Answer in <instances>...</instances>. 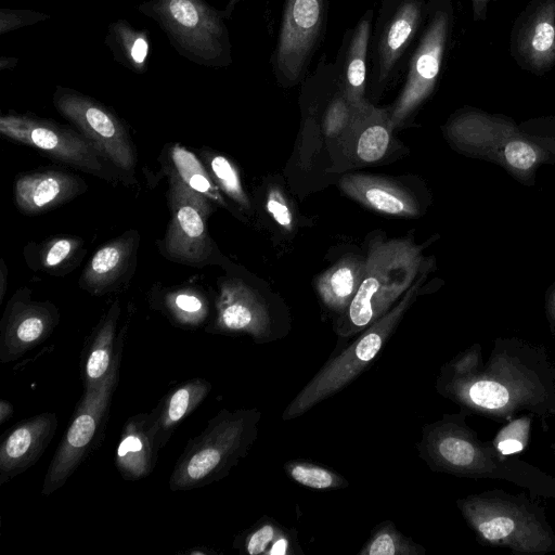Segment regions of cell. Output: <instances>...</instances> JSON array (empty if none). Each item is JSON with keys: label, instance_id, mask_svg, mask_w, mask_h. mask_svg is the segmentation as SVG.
Masks as SVG:
<instances>
[{"label": "cell", "instance_id": "obj_1", "mask_svg": "<svg viewBox=\"0 0 555 555\" xmlns=\"http://www.w3.org/2000/svg\"><path fill=\"white\" fill-rule=\"evenodd\" d=\"M260 418L256 408L221 409L189 440L170 475V490H193L227 477L256 442Z\"/></svg>", "mask_w": 555, "mask_h": 555}, {"label": "cell", "instance_id": "obj_2", "mask_svg": "<svg viewBox=\"0 0 555 555\" xmlns=\"http://www.w3.org/2000/svg\"><path fill=\"white\" fill-rule=\"evenodd\" d=\"M422 248L408 238L375 241L365 259L360 287L340 314L335 332L347 338L361 333L406 292L421 267Z\"/></svg>", "mask_w": 555, "mask_h": 555}, {"label": "cell", "instance_id": "obj_3", "mask_svg": "<svg viewBox=\"0 0 555 555\" xmlns=\"http://www.w3.org/2000/svg\"><path fill=\"white\" fill-rule=\"evenodd\" d=\"M137 10L156 22L171 47L188 61L211 68L232 64L223 10L206 0H146Z\"/></svg>", "mask_w": 555, "mask_h": 555}, {"label": "cell", "instance_id": "obj_4", "mask_svg": "<svg viewBox=\"0 0 555 555\" xmlns=\"http://www.w3.org/2000/svg\"><path fill=\"white\" fill-rule=\"evenodd\" d=\"M480 353L466 351L447 363L437 379L439 393L469 409L505 415L529 405L537 387L526 372L508 363L478 371Z\"/></svg>", "mask_w": 555, "mask_h": 555}, {"label": "cell", "instance_id": "obj_5", "mask_svg": "<svg viewBox=\"0 0 555 555\" xmlns=\"http://www.w3.org/2000/svg\"><path fill=\"white\" fill-rule=\"evenodd\" d=\"M420 279L402 299L360 333L338 356L331 358L296 395L282 413L283 421L297 418L351 384L377 358L406 310L416 298Z\"/></svg>", "mask_w": 555, "mask_h": 555}, {"label": "cell", "instance_id": "obj_6", "mask_svg": "<svg viewBox=\"0 0 555 555\" xmlns=\"http://www.w3.org/2000/svg\"><path fill=\"white\" fill-rule=\"evenodd\" d=\"M463 517L483 542L521 554H545L555 538L535 511L507 494L483 493L457 501Z\"/></svg>", "mask_w": 555, "mask_h": 555}, {"label": "cell", "instance_id": "obj_7", "mask_svg": "<svg viewBox=\"0 0 555 555\" xmlns=\"http://www.w3.org/2000/svg\"><path fill=\"white\" fill-rule=\"evenodd\" d=\"M453 23L450 0H429V12L408 60L405 80L389 111L393 128L406 121L434 92Z\"/></svg>", "mask_w": 555, "mask_h": 555}, {"label": "cell", "instance_id": "obj_8", "mask_svg": "<svg viewBox=\"0 0 555 555\" xmlns=\"http://www.w3.org/2000/svg\"><path fill=\"white\" fill-rule=\"evenodd\" d=\"M170 219L158 250L169 261L195 268L217 262L218 248L210 237L207 221L212 203L176 177L168 176Z\"/></svg>", "mask_w": 555, "mask_h": 555}, {"label": "cell", "instance_id": "obj_9", "mask_svg": "<svg viewBox=\"0 0 555 555\" xmlns=\"http://www.w3.org/2000/svg\"><path fill=\"white\" fill-rule=\"evenodd\" d=\"M328 0H282V12L271 55L272 72L283 87H293L308 74L327 25Z\"/></svg>", "mask_w": 555, "mask_h": 555}, {"label": "cell", "instance_id": "obj_10", "mask_svg": "<svg viewBox=\"0 0 555 555\" xmlns=\"http://www.w3.org/2000/svg\"><path fill=\"white\" fill-rule=\"evenodd\" d=\"M428 12L429 0H382L371 36L369 87L379 92L398 77Z\"/></svg>", "mask_w": 555, "mask_h": 555}, {"label": "cell", "instance_id": "obj_11", "mask_svg": "<svg viewBox=\"0 0 555 555\" xmlns=\"http://www.w3.org/2000/svg\"><path fill=\"white\" fill-rule=\"evenodd\" d=\"M0 133L17 143L35 147L56 162L109 182L119 180L89 141L72 127L30 114H3Z\"/></svg>", "mask_w": 555, "mask_h": 555}, {"label": "cell", "instance_id": "obj_12", "mask_svg": "<svg viewBox=\"0 0 555 555\" xmlns=\"http://www.w3.org/2000/svg\"><path fill=\"white\" fill-rule=\"evenodd\" d=\"M118 376L119 369L113 371L96 387L83 390L48 466L41 490L43 495H51L62 488L92 449L106 424Z\"/></svg>", "mask_w": 555, "mask_h": 555}, {"label": "cell", "instance_id": "obj_13", "mask_svg": "<svg viewBox=\"0 0 555 555\" xmlns=\"http://www.w3.org/2000/svg\"><path fill=\"white\" fill-rule=\"evenodd\" d=\"M52 104L107 163L120 171L133 173L137 160L133 143L124 121L111 108L63 86L55 88Z\"/></svg>", "mask_w": 555, "mask_h": 555}, {"label": "cell", "instance_id": "obj_14", "mask_svg": "<svg viewBox=\"0 0 555 555\" xmlns=\"http://www.w3.org/2000/svg\"><path fill=\"white\" fill-rule=\"evenodd\" d=\"M416 447L421 459L435 472L478 478L492 475L496 467L493 452L459 415H444L424 426Z\"/></svg>", "mask_w": 555, "mask_h": 555}, {"label": "cell", "instance_id": "obj_15", "mask_svg": "<svg viewBox=\"0 0 555 555\" xmlns=\"http://www.w3.org/2000/svg\"><path fill=\"white\" fill-rule=\"evenodd\" d=\"M448 133L457 144L483 153L506 168L527 176L540 160V149L515 127L496 117L469 111L454 117Z\"/></svg>", "mask_w": 555, "mask_h": 555}, {"label": "cell", "instance_id": "obj_16", "mask_svg": "<svg viewBox=\"0 0 555 555\" xmlns=\"http://www.w3.org/2000/svg\"><path fill=\"white\" fill-rule=\"evenodd\" d=\"M215 311V317L206 327V332L246 334L258 344L284 336V333L276 328L264 299L238 278L219 280Z\"/></svg>", "mask_w": 555, "mask_h": 555}, {"label": "cell", "instance_id": "obj_17", "mask_svg": "<svg viewBox=\"0 0 555 555\" xmlns=\"http://www.w3.org/2000/svg\"><path fill=\"white\" fill-rule=\"evenodd\" d=\"M21 287L8 300L0 320V362L11 363L47 340L61 314L50 300H35Z\"/></svg>", "mask_w": 555, "mask_h": 555}, {"label": "cell", "instance_id": "obj_18", "mask_svg": "<svg viewBox=\"0 0 555 555\" xmlns=\"http://www.w3.org/2000/svg\"><path fill=\"white\" fill-rule=\"evenodd\" d=\"M511 54L535 75L555 65V0H530L511 33Z\"/></svg>", "mask_w": 555, "mask_h": 555}, {"label": "cell", "instance_id": "obj_19", "mask_svg": "<svg viewBox=\"0 0 555 555\" xmlns=\"http://www.w3.org/2000/svg\"><path fill=\"white\" fill-rule=\"evenodd\" d=\"M139 244L140 234L131 229L102 245L85 266L78 286L93 296L121 289L135 271Z\"/></svg>", "mask_w": 555, "mask_h": 555}, {"label": "cell", "instance_id": "obj_20", "mask_svg": "<svg viewBox=\"0 0 555 555\" xmlns=\"http://www.w3.org/2000/svg\"><path fill=\"white\" fill-rule=\"evenodd\" d=\"M56 428V414L43 412L7 430L0 442V485L23 474L40 460Z\"/></svg>", "mask_w": 555, "mask_h": 555}, {"label": "cell", "instance_id": "obj_21", "mask_svg": "<svg viewBox=\"0 0 555 555\" xmlns=\"http://www.w3.org/2000/svg\"><path fill=\"white\" fill-rule=\"evenodd\" d=\"M13 190L16 208L24 215L35 216L73 201L88 185L70 171L44 168L17 175Z\"/></svg>", "mask_w": 555, "mask_h": 555}, {"label": "cell", "instance_id": "obj_22", "mask_svg": "<svg viewBox=\"0 0 555 555\" xmlns=\"http://www.w3.org/2000/svg\"><path fill=\"white\" fill-rule=\"evenodd\" d=\"M374 10L367 9L343 38L334 65L339 88L352 106L366 100L370 76V43Z\"/></svg>", "mask_w": 555, "mask_h": 555}, {"label": "cell", "instance_id": "obj_23", "mask_svg": "<svg viewBox=\"0 0 555 555\" xmlns=\"http://www.w3.org/2000/svg\"><path fill=\"white\" fill-rule=\"evenodd\" d=\"M160 450L155 409L135 414L121 430L115 466L126 480L143 479L155 468Z\"/></svg>", "mask_w": 555, "mask_h": 555}, {"label": "cell", "instance_id": "obj_24", "mask_svg": "<svg viewBox=\"0 0 555 555\" xmlns=\"http://www.w3.org/2000/svg\"><path fill=\"white\" fill-rule=\"evenodd\" d=\"M120 305L115 300L91 333L81 361V377L85 390L100 385L120 365V338L117 324Z\"/></svg>", "mask_w": 555, "mask_h": 555}, {"label": "cell", "instance_id": "obj_25", "mask_svg": "<svg viewBox=\"0 0 555 555\" xmlns=\"http://www.w3.org/2000/svg\"><path fill=\"white\" fill-rule=\"evenodd\" d=\"M341 190L374 210L396 216L418 214L414 197L403 188L367 175H348L340 179Z\"/></svg>", "mask_w": 555, "mask_h": 555}, {"label": "cell", "instance_id": "obj_26", "mask_svg": "<svg viewBox=\"0 0 555 555\" xmlns=\"http://www.w3.org/2000/svg\"><path fill=\"white\" fill-rule=\"evenodd\" d=\"M392 129L389 111L366 101L361 106H354L351 122L341 137L351 140L360 160L373 163L385 155Z\"/></svg>", "mask_w": 555, "mask_h": 555}, {"label": "cell", "instance_id": "obj_27", "mask_svg": "<svg viewBox=\"0 0 555 555\" xmlns=\"http://www.w3.org/2000/svg\"><path fill=\"white\" fill-rule=\"evenodd\" d=\"M87 254L85 242L76 235H56L30 242L23 249L29 269L53 276L73 272Z\"/></svg>", "mask_w": 555, "mask_h": 555}, {"label": "cell", "instance_id": "obj_28", "mask_svg": "<svg viewBox=\"0 0 555 555\" xmlns=\"http://www.w3.org/2000/svg\"><path fill=\"white\" fill-rule=\"evenodd\" d=\"M150 305L168 320L184 328H196L208 319L210 307L204 291L191 285L155 286L150 292Z\"/></svg>", "mask_w": 555, "mask_h": 555}, {"label": "cell", "instance_id": "obj_29", "mask_svg": "<svg viewBox=\"0 0 555 555\" xmlns=\"http://www.w3.org/2000/svg\"><path fill=\"white\" fill-rule=\"evenodd\" d=\"M211 384L205 378H192L170 390L155 409L159 446L163 449L177 427L208 396Z\"/></svg>", "mask_w": 555, "mask_h": 555}, {"label": "cell", "instance_id": "obj_30", "mask_svg": "<svg viewBox=\"0 0 555 555\" xmlns=\"http://www.w3.org/2000/svg\"><path fill=\"white\" fill-rule=\"evenodd\" d=\"M115 62L134 74H144L149 68L151 53L150 31L138 28L126 18L113 21L104 38Z\"/></svg>", "mask_w": 555, "mask_h": 555}, {"label": "cell", "instance_id": "obj_31", "mask_svg": "<svg viewBox=\"0 0 555 555\" xmlns=\"http://www.w3.org/2000/svg\"><path fill=\"white\" fill-rule=\"evenodd\" d=\"M164 154L165 159L160 163L167 177H176L215 205L227 206L221 190L214 182L204 163L193 152L179 143H173L167 146Z\"/></svg>", "mask_w": 555, "mask_h": 555}, {"label": "cell", "instance_id": "obj_32", "mask_svg": "<svg viewBox=\"0 0 555 555\" xmlns=\"http://www.w3.org/2000/svg\"><path fill=\"white\" fill-rule=\"evenodd\" d=\"M365 260L346 257L318 279V292L324 305L343 314L356 296L364 274Z\"/></svg>", "mask_w": 555, "mask_h": 555}, {"label": "cell", "instance_id": "obj_33", "mask_svg": "<svg viewBox=\"0 0 555 555\" xmlns=\"http://www.w3.org/2000/svg\"><path fill=\"white\" fill-rule=\"evenodd\" d=\"M234 543L240 553L248 555L302 554L297 542L296 530L281 526L276 520L262 517Z\"/></svg>", "mask_w": 555, "mask_h": 555}, {"label": "cell", "instance_id": "obj_34", "mask_svg": "<svg viewBox=\"0 0 555 555\" xmlns=\"http://www.w3.org/2000/svg\"><path fill=\"white\" fill-rule=\"evenodd\" d=\"M425 548L403 535L391 520L379 522L359 551V555H424Z\"/></svg>", "mask_w": 555, "mask_h": 555}, {"label": "cell", "instance_id": "obj_35", "mask_svg": "<svg viewBox=\"0 0 555 555\" xmlns=\"http://www.w3.org/2000/svg\"><path fill=\"white\" fill-rule=\"evenodd\" d=\"M283 468L289 479L314 490H336L349 485V481L337 472L308 461H287Z\"/></svg>", "mask_w": 555, "mask_h": 555}, {"label": "cell", "instance_id": "obj_36", "mask_svg": "<svg viewBox=\"0 0 555 555\" xmlns=\"http://www.w3.org/2000/svg\"><path fill=\"white\" fill-rule=\"evenodd\" d=\"M202 162L207 168L217 186L243 208L249 207L240 175L235 166L225 156L209 152H201Z\"/></svg>", "mask_w": 555, "mask_h": 555}, {"label": "cell", "instance_id": "obj_37", "mask_svg": "<svg viewBox=\"0 0 555 555\" xmlns=\"http://www.w3.org/2000/svg\"><path fill=\"white\" fill-rule=\"evenodd\" d=\"M353 113L354 106L350 104L338 85L325 108L323 118L325 133L328 137H341L349 127Z\"/></svg>", "mask_w": 555, "mask_h": 555}, {"label": "cell", "instance_id": "obj_38", "mask_svg": "<svg viewBox=\"0 0 555 555\" xmlns=\"http://www.w3.org/2000/svg\"><path fill=\"white\" fill-rule=\"evenodd\" d=\"M530 422L527 417L518 418L501 430L495 440V450L503 454L521 451L528 441Z\"/></svg>", "mask_w": 555, "mask_h": 555}, {"label": "cell", "instance_id": "obj_39", "mask_svg": "<svg viewBox=\"0 0 555 555\" xmlns=\"http://www.w3.org/2000/svg\"><path fill=\"white\" fill-rule=\"evenodd\" d=\"M50 17L49 14L36 10L2 8L0 10V35L33 26Z\"/></svg>", "mask_w": 555, "mask_h": 555}, {"label": "cell", "instance_id": "obj_40", "mask_svg": "<svg viewBox=\"0 0 555 555\" xmlns=\"http://www.w3.org/2000/svg\"><path fill=\"white\" fill-rule=\"evenodd\" d=\"M267 209L272 218L284 229L291 230L293 225V216L287 202L281 191L271 188L267 197Z\"/></svg>", "mask_w": 555, "mask_h": 555}, {"label": "cell", "instance_id": "obj_41", "mask_svg": "<svg viewBox=\"0 0 555 555\" xmlns=\"http://www.w3.org/2000/svg\"><path fill=\"white\" fill-rule=\"evenodd\" d=\"M493 1L496 0H472L474 20H485L487 16L488 7Z\"/></svg>", "mask_w": 555, "mask_h": 555}, {"label": "cell", "instance_id": "obj_42", "mask_svg": "<svg viewBox=\"0 0 555 555\" xmlns=\"http://www.w3.org/2000/svg\"><path fill=\"white\" fill-rule=\"evenodd\" d=\"M0 262H1V264H0V304H1L3 300L4 294H5V291H7L9 270H8L3 259H1Z\"/></svg>", "mask_w": 555, "mask_h": 555}, {"label": "cell", "instance_id": "obj_43", "mask_svg": "<svg viewBox=\"0 0 555 555\" xmlns=\"http://www.w3.org/2000/svg\"><path fill=\"white\" fill-rule=\"evenodd\" d=\"M13 405L5 399L0 400V424H3L13 415Z\"/></svg>", "mask_w": 555, "mask_h": 555}, {"label": "cell", "instance_id": "obj_44", "mask_svg": "<svg viewBox=\"0 0 555 555\" xmlns=\"http://www.w3.org/2000/svg\"><path fill=\"white\" fill-rule=\"evenodd\" d=\"M18 64L17 57H11V56H1L0 57V70H12L16 67Z\"/></svg>", "mask_w": 555, "mask_h": 555}, {"label": "cell", "instance_id": "obj_45", "mask_svg": "<svg viewBox=\"0 0 555 555\" xmlns=\"http://www.w3.org/2000/svg\"><path fill=\"white\" fill-rule=\"evenodd\" d=\"M244 0H229L227 5L224 7L223 12L227 16L228 20L231 18L232 16V13L234 12L236 5L241 2H243Z\"/></svg>", "mask_w": 555, "mask_h": 555}, {"label": "cell", "instance_id": "obj_46", "mask_svg": "<svg viewBox=\"0 0 555 555\" xmlns=\"http://www.w3.org/2000/svg\"><path fill=\"white\" fill-rule=\"evenodd\" d=\"M548 308H550V312L555 321V289L550 295Z\"/></svg>", "mask_w": 555, "mask_h": 555}]
</instances>
